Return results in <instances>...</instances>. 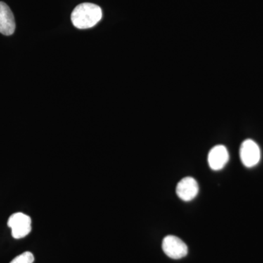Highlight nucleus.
I'll list each match as a JSON object with an SVG mask.
<instances>
[{
    "label": "nucleus",
    "instance_id": "4",
    "mask_svg": "<svg viewBox=\"0 0 263 263\" xmlns=\"http://www.w3.org/2000/svg\"><path fill=\"white\" fill-rule=\"evenodd\" d=\"M240 157L242 163L247 167H253L257 165L261 157L258 145L252 140H246L240 146Z\"/></svg>",
    "mask_w": 263,
    "mask_h": 263
},
{
    "label": "nucleus",
    "instance_id": "2",
    "mask_svg": "<svg viewBox=\"0 0 263 263\" xmlns=\"http://www.w3.org/2000/svg\"><path fill=\"white\" fill-rule=\"evenodd\" d=\"M31 224V218L21 212L10 216L8 221V226L12 230V236L15 239L23 238L29 235L32 230Z\"/></svg>",
    "mask_w": 263,
    "mask_h": 263
},
{
    "label": "nucleus",
    "instance_id": "8",
    "mask_svg": "<svg viewBox=\"0 0 263 263\" xmlns=\"http://www.w3.org/2000/svg\"><path fill=\"white\" fill-rule=\"evenodd\" d=\"M34 260V255L30 252H25L17 256L10 263H33Z\"/></svg>",
    "mask_w": 263,
    "mask_h": 263
},
{
    "label": "nucleus",
    "instance_id": "3",
    "mask_svg": "<svg viewBox=\"0 0 263 263\" xmlns=\"http://www.w3.org/2000/svg\"><path fill=\"white\" fill-rule=\"evenodd\" d=\"M162 250L170 258H183L188 253V247L182 240L174 235H167L162 240Z\"/></svg>",
    "mask_w": 263,
    "mask_h": 263
},
{
    "label": "nucleus",
    "instance_id": "5",
    "mask_svg": "<svg viewBox=\"0 0 263 263\" xmlns=\"http://www.w3.org/2000/svg\"><path fill=\"white\" fill-rule=\"evenodd\" d=\"M198 192V183L193 177L181 179L176 186V194L183 201H191L197 196Z\"/></svg>",
    "mask_w": 263,
    "mask_h": 263
},
{
    "label": "nucleus",
    "instance_id": "6",
    "mask_svg": "<svg viewBox=\"0 0 263 263\" xmlns=\"http://www.w3.org/2000/svg\"><path fill=\"white\" fill-rule=\"evenodd\" d=\"M15 30V22L13 12L6 3L0 2V33L10 36Z\"/></svg>",
    "mask_w": 263,
    "mask_h": 263
},
{
    "label": "nucleus",
    "instance_id": "1",
    "mask_svg": "<svg viewBox=\"0 0 263 263\" xmlns=\"http://www.w3.org/2000/svg\"><path fill=\"white\" fill-rule=\"evenodd\" d=\"M101 8L92 3H82L76 7L71 14V20L76 28H91L101 20Z\"/></svg>",
    "mask_w": 263,
    "mask_h": 263
},
{
    "label": "nucleus",
    "instance_id": "7",
    "mask_svg": "<svg viewBox=\"0 0 263 263\" xmlns=\"http://www.w3.org/2000/svg\"><path fill=\"white\" fill-rule=\"evenodd\" d=\"M229 160V153L222 145H218L212 148L208 156V162L211 168L214 171L221 170Z\"/></svg>",
    "mask_w": 263,
    "mask_h": 263
}]
</instances>
